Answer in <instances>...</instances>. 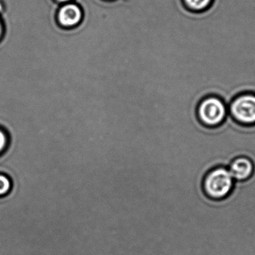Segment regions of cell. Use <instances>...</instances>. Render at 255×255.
Here are the masks:
<instances>
[{
	"label": "cell",
	"instance_id": "cell-1",
	"mask_svg": "<svg viewBox=\"0 0 255 255\" xmlns=\"http://www.w3.org/2000/svg\"><path fill=\"white\" fill-rule=\"evenodd\" d=\"M235 180L228 167L218 166L207 173L203 181L206 195L214 200L228 197L234 189Z\"/></svg>",
	"mask_w": 255,
	"mask_h": 255
},
{
	"label": "cell",
	"instance_id": "cell-2",
	"mask_svg": "<svg viewBox=\"0 0 255 255\" xmlns=\"http://www.w3.org/2000/svg\"><path fill=\"white\" fill-rule=\"evenodd\" d=\"M219 97L209 96L198 104V117L200 122L209 128H215L223 123L228 112V106Z\"/></svg>",
	"mask_w": 255,
	"mask_h": 255
},
{
	"label": "cell",
	"instance_id": "cell-3",
	"mask_svg": "<svg viewBox=\"0 0 255 255\" xmlns=\"http://www.w3.org/2000/svg\"><path fill=\"white\" fill-rule=\"evenodd\" d=\"M228 111L240 125H255V94L239 95L228 106Z\"/></svg>",
	"mask_w": 255,
	"mask_h": 255
},
{
	"label": "cell",
	"instance_id": "cell-4",
	"mask_svg": "<svg viewBox=\"0 0 255 255\" xmlns=\"http://www.w3.org/2000/svg\"><path fill=\"white\" fill-rule=\"evenodd\" d=\"M83 18V9L75 2H68L61 5L56 14L58 23L65 29L76 27L81 23Z\"/></svg>",
	"mask_w": 255,
	"mask_h": 255
},
{
	"label": "cell",
	"instance_id": "cell-5",
	"mask_svg": "<svg viewBox=\"0 0 255 255\" xmlns=\"http://www.w3.org/2000/svg\"><path fill=\"white\" fill-rule=\"evenodd\" d=\"M228 169L236 181H245L252 177L255 171V165L249 157L239 156L231 162Z\"/></svg>",
	"mask_w": 255,
	"mask_h": 255
},
{
	"label": "cell",
	"instance_id": "cell-6",
	"mask_svg": "<svg viewBox=\"0 0 255 255\" xmlns=\"http://www.w3.org/2000/svg\"><path fill=\"white\" fill-rule=\"evenodd\" d=\"M185 6L194 12H201L210 8L213 0H183Z\"/></svg>",
	"mask_w": 255,
	"mask_h": 255
},
{
	"label": "cell",
	"instance_id": "cell-7",
	"mask_svg": "<svg viewBox=\"0 0 255 255\" xmlns=\"http://www.w3.org/2000/svg\"><path fill=\"white\" fill-rule=\"evenodd\" d=\"M13 183L11 177L5 172L0 171V198H6L12 190Z\"/></svg>",
	"mask_w": 255,
	"mask_h": 255
},
{
	"label": "cell",
	"instance_id": "cell-8",
	"mask_svg": "<svg viewBox=\"0 0 255 255\" xmlns=\"http://www.w3.org/2000/svg\"><path fill=\"white\" fill-rule=\"evenodd\" d=\"M9 136L8 132L3 129L0 128V156H2L9 146Z\"/></svg>",
	"mask_w": 255,
	"mask_h": 255
},
{
	"label": "cell",
	"instance_id": "cell-9",
	"mask_svg": "<svg viewBox=\"0 0 255 255\" xmlns=\"http://www.w3.org/2000/svg\"><path fill=\"white\" fill-rule=\"evenodd\" d=\"M4 33H5V26H4L2 18L0 17V41L3 38Z\"/></svg>",
	"mask_w": 255,
	"mask_h": 255
},
{
	"label": "cell",
	"instance_id": "cell-10",
	"mask_svg": "<svg viewBox=\"0 0 255 255\" xmlns=\"http://www.w3.org/2000/svg\"><path fill=\"white\" fill-rule=\"evenodd\" d=\"M55 1L60 5H63V4L68 3V2H74V0H55Z\"/></svg>",
	"mask_w": 255,
	"mask_h": 255
}]
</instances>
